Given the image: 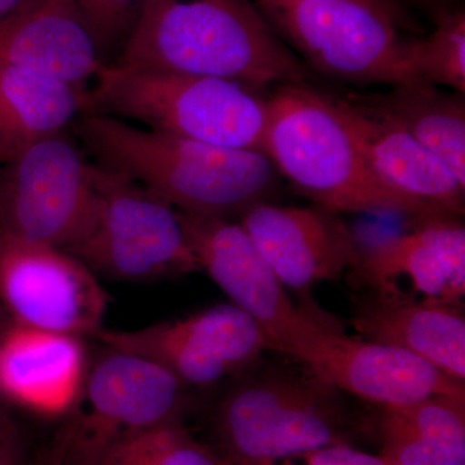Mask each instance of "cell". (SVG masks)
I'll return each instance as SVG.
<instances>
[{
    "label": "cell",
    "instance_id": "cell-14",
    "mask_svg": "<svg viewBox=\"0 0 465 465\" xmlns=\"http://www.w3.org/2000/svg\"><path fill=\"white\" fill-rule=\"evenodd\" d=\"M351 275L366 292L461 307L465 228L460 217L412 219L410 231L361 249Z\"/></svg>",
    "mask_w": 465,
    "mask_h": 465
},
{
    "label": "cell",
    "instance_id": "cell-10",
    "mask_svg": "<svg viewBox=\"0 0 465 465\" xmlns=\"http://www.w3.org/2000/svg\"><path fill=\"white\" fill-rule=\"evenodd\" d=\"M94 339L106 348L145 358L186 388L237 378L269 351L259 324L231 302L142 329H103Z\"/></svg>",
    "mask_w": 465,
    "mask_h": 465
},
{
    "label": "cell",
    "instance_id": "cell-4",
    "mask_svg": "<svg viewBox=\"0 0 465 465\" xmlns=\"http://www.w3.org/2000/svg\"><path fill=\"white\" fill-rule=\"evenodd\" d=\"M307 372L259 361L237 376L213 419V449L226 464L278 465L349 443L356 424L339 391Z\"/></svg>",
    "mask_w": 465,
    "mask_h": 465
},
{
    "label": "cell",
    "instance_id": "cell-18",
    "mask_svg": "<svg viewBox=\"0 0 465 465\" xmlns=\"http://www.w3.org/2000/svg\"><path fill=\"white\" fill-rule=\"evenodd\" d=\"M335 100L367 166L382 185L436 213L463 216L465 186L436 155L399 125L370 114L345 97Z\"/></svg>",
    "mask_w": 465,
    "mask_h": 465
},
{
    "label": "cell",
    "instance_id": "cell-21",
    "mask_svg": "<svg viewBox=\"0 0 465 465\" xmlns=\"http://www.w3.org/2000/svg\"><path fill=\"white\" fill-rule=\"evenodd\" d=\"M87 112V91L0 60V162L63 133Z\"/></svg>",
    "mask_w": 465,
    "mask_h": 465
},
{
    "label": "cell",
    "instance_id": "cell-25",
    "mask_svg": "<svg viewBox=\"0 0 465 465\" xmlns=\"http://www.w3.org/2000/svg\"><path fill=\"white\" fill-rule=\"evenodd\" d=\"M148 0H73L101 51L124 47Z\"/></svg>",
    "mask_w": 465,
    "mask_h": 465
},
{
    "label": "cell",
    "instance_id": "cell-1",
    "mask_svg": "<svg viewBox=\"0 0 465 465\" xmlns=\"http://www.w3.org/2000/svg\"><path fill=\"white\" fill-rule=\"evenodd\" d=\"M92 162L182 213L228 217L269 201L280 174L256 150L222 148L101 113L74 122Z\"/></svg>",
    "mask_w": 465,
    "mask_h": 465
},
{
    "label": "cell",
    "instance_id": "cell-31",
    "mask_svg": "<svg viewBox=\"0 0 465 465\" xmlns=\"http://www.w3.org/2000/svg\"><path fill=\"white\" fill-rule=\"evenodd\" d=\"M38 465H64V464L61 463L60 459H58L57 457H54V458L43 459L41 463H39Z\"/></svg>",
    "mask_w": 465,
    "mask_h": 465
},
{
    "label": "cell",
    "instance_id": "cell-2",
    "mask_svg": "<svg viewBox=\"0 0 465 465\" xmlns=\"http://www.w3.org/2000/svg\"><path fill=\"white\" fill-rule=\"evenodd\" d=\"M114 64L259 92L308 84L311 76L250 0H148Z\"/></svg>",
    "mask_w": 465,
    "mask_h": 465
},
{
    "label": "cell",
    "instance_id": "cell-15",
    "mask_svg": "<svg viewBox=\"0 0 465 465\" xmlns=\"http://www.w3.org/2000/svg\"><path fill=\"white\" fill-rule=\"evenodd\" d=\"M240 224L287 291L307 293L356 264L361 247L339 213L316 206L259 202Z\"/></svg>",
    "mask_w": 465,
    "mask_h": 465
},
{
    "label": "cell",
    "instance_id": "cell-19",
    "mask_svg": "<svg viewBox=\"0 0 465 465\" xmlns=\"http://www.w3.org/2000/svg\"><path fill=\"white\" fill-rule=\"evenodd\" d=\"M351 324L361 339L403 349L443 374L465 381V318L461 307L366 292Z\"/></svg>",
    "mask_w": 465,
    "mask_h": 465
},
{
    "label": "cell",
    "instance_id": "cell-20",
    "mask_svg": "<svg viewBox=\"0 0 465 465\" xmlns=\"http://www.w3.org/2000/svg\"><path fill=\"white\" fill-rule=\"evenodd\" d=\"M464 94L427 84L393 85L345 99L370 114L399 125L430 150L465 186Z\"/></svg>",
    "mask_w": 465,
    "mask_h": 465
},
{
    "label": "cell",
    "instance_id": "cell-23",
    "mask_svg": "<svg viewBox=\"0 0 465 465\" xmlns=\"http://www.w3.org/2000/svg\"><path fill=\"white\" fill-rule=\"evenodd\" d=\"M94 465H228L215 450L192 436L182 420L116 440Z\"/></svg>",
    "mask_w": 465,
    "mask_h": 465
},
{
    "label": "cell",
    "instance_id": "cell-30",
    "mask_svg": "<svg viewBox=\"0 0 465 465\" xmlns=\"http://www.w3.org/2000/svg\"><path fill=\"white\" fill-rule=\"evenodd\" d=\"M38 0H0V18L14 14L18 9L26 7Z\"/></svg>",
    "mask_w": 465,
    "mask_h": 465
},
{
    "label": "cell",
    "instance_id": "cell-6",
    "mask_svg": "<svg viewBox=\"0 0 465 465\" xmlns=\"http://www.w3.org/2000/svg\"><path fill=\"white\" fill-rule=\"evenodd\" d=\"M0 170V232L67 252L96 224V164L66 131L27 146Z\"/></svg>",
    "mask_w": 465,
    "mask_h": 465
},
{
    "label": "cell",
    "instance_id": "cell-5",
    "mask_svg": "<svg viewBox=\"0 0 465 465\" xmlns=\"http://www.w3.org/2000/svg\"><path fill=\"white\" fill-rule=\"evenodd\" d=\"M222 148L262 152L268 99L213 76L171 74L109 63L87 90V112ZM264 153V152H262Z\"/></svg>",
    "mask_w": 465,
    "mask_h": 465
},
{
    "label": "cell",
    "instance_id": "cell-22",
    "mask_svg": "<svg viewBox=\"0 0 465 465\" xmlns=\"http://www.w3.org/2000/svg\"><path fill=\"white\" fill-rule=\"evenodd\" d=\"M381 457L391 465H465V397L381 407Z\"/></svg>",
    "mask_w": 465,
    "mask_h": 465
},
{
    "label": "cell",
    "instance_id": "cell-28",
    "mask_svg": "<svg viewBox=\"0 0 465 465\" xmlns=\"http://www.w3.org/2000/svg\"><path fill=\"white\" fill-rule=\"evenodd\" d=\"M282 2L284 0H259L260 5H262L264 12ZM367 2L372 3L376 7L382 9V11L390 14L391 17L396 18L399 23H402L403 18L402 14H401L399 0H367Z\"/></svg>",
    "mask_w": 465,
    "mask_h": 465
},
{
    "label": "cell",
    "instance_id": "cell-9",
    "mask_svg": "<svg viewBox=\"0 0 465 465\" xmlns=\"http://www.w3.org/2000/svg\"><path fill=\"white\" fill-rule=\"evenodd\" d=\"M188 388L145 358L106 348L90 363L60 459L94 465L116 440L182 420Z\"/></svg>",
    "mask_w": 465,
    "mask_h": 465
},
{
    "label": "cell",
    "instance_id": "cell-3",
    "mask_svg": "<svg viewBox=\"0 0 465 465\" xmlns=\"http://www.w3.org/2000/svg\"><path fill=\"white\" fill-rule=\"evenodd\" d=\"M262 152L296 191L332 213L443 215L382 185L335 97L308 84L280 85L269 97Z\"/></svg>",
    "mask_w": 465,
    "mask_h": 465
},
{
    "label": "cell",
    "instance_id": "cell-8",
    "mask_svg": "<svg viewBox=\"0 0 465 465\" xmlns=\"http://www.w3.org/2000/svg\"><path fill=\"white\" fill-rule=\"evenodd\" d=\"M101 204L96 224L69 251L94 272L146 282L200 271L179 213L167 202L97 166Z\"/></svg>",
    "mask_w": 465,
    "mask_h": 465
},
{
    "label": "cell",
    "instance_id": "cell-13",
    "mask_svg": "<svg viewBox=\"0 0 465 465\" xmlns=\"http://www.w3.org/2000/svg\"><path fill=\"white\" fill-rule=\"evenodd\" d=\"M177 213L200 271L259 324L269 351L289 356L316 312L295 305L240 223Z\"/></svg>",
    "mask_w": 465,
    "mask_h": 465
},
{
    "label": "cell",
    "instance_id": "cell-16",
    "mask_svg": "<svg viewBox=\"0 0 465 465\" xmlns=\"http://www.w3.org/2000/svg\"><path fill=\"white\" fill-rule=\"evenodd\" d=\"M0 60L84 91L109 64L73 0H38L0 18Z\"/></svg>",
    "mask_w": 465,
    "mask_h": 465
},
{
    "label": "cell",
    "instance_id": "cell-29",
    "mask_svg": "<svg viewBox=\"0 0 465 465\" xmlns=\"http://www.w3.org/2000/svg\"><path fill=\"white\" fill-rule=\"evenodd\" d=\"M418 7L432 9L437 16L442 12L449 11V5L452 0H406Z\"/></svg>",
    "mask_w": 465,
    "mask_h": 465
},
{
    "label": "cell",
    "instance_id": "cell-11",
    "mask_svg": "<svg viewBox=\"0 0 465 465\" xmlns=\"http://www.w3.org/2000/svg\"><path fill=\"white\" fill-rule=\"evenodd\" d=\"M0 300L15 322L94 338L108 295L96 274L65 250L0 232Z\"/></svg>",
    "mask_w": 465,
    "mask_h": 465
},
{
    "label": "cell",
    "instance_id": "cell-26",
    "mask_svg": "<svg viewBox=\"0 0 465 465\" xmlns=\"http://www.w3.org/2000/svg\"><path fill=\"white\" fill-rule=\"evenodd\" d=\"M304 465H391L381 455L354 449L349 443L326 446L302 457Z\"/></svg>",
    "mask_w": 465,
    "mask_h": 465
},
{
    "label": "cell",
    "instance_id": "cell-24",
    "mask_svg": "<svg viewBox=\"0 0 465 465\" xmlns=\"http://www.w3.org/2000/svg\"><path fill=\"white\" fill-rule=\"evenodd\" d=\"M411 64L420 84L465 92V15L449 9L437 16L427 38L411 43Z\"/></svg>",
    "mask_w": 465,
    "mask_h": 465
},
{
    "label": "cell",
    "instance_id": "cell-27",
    "mask_svg": "<svg viewBox=\"0 0 465 465\" xmlns=\"http://www.w3.org/2000/svg\"><path fill=\"white\" fill-rule=\"evenodd\" d=\"M0 465H23V451L14 425L0 411Z\"/></svg>",
    "mask_w": 465,
    "mask_h": 465
},
{
    "label": "cell",
    "instance_id": "cell-17",
    "mask_svg": "<svg viewBox=\"0 0 465 465\" xmlns=\"http://www.w3.org/2000/svg\"><path fill=\"white\" fill-rule=\"evenodd\" d=\"M88 369L84 338L16 322L0 333V396L36 414L73 411Z\"/></svg>",
    "mask_w": 465,
    "mask_h": 465
},
{
    "label": "cell",
    "instance_id": "cell-12",
    "mask_svg": "<svg viewBox=\"0 0 465 465\" xmlns=\"http://www.w3.org/2000/svg\"><path fill=\"white\" fill-rule=\"evenodd\" d=\"M289 357L333 390L381 407L448 394L465 397L464 381L403 349L349 336L317 316Z\"/></svg>",
    "mask_w": 465,
    "mask_h": 465
},
{
    "label": "cell",
    "instance_id": "cell-7",
    "mask_svg": "<svg viewBox=\"0 0 465 465\" xmlns=\"http://www.w3.org/2000/svg\"><path fill=\"white\" fill-rule=\"evenodd\" d=\"M321 74L356 84H420L400 24L367 0H284L265 11Z\"/></svg>",
    "mask_w": 465,
    "mask_h": 465
}]
</instances>
